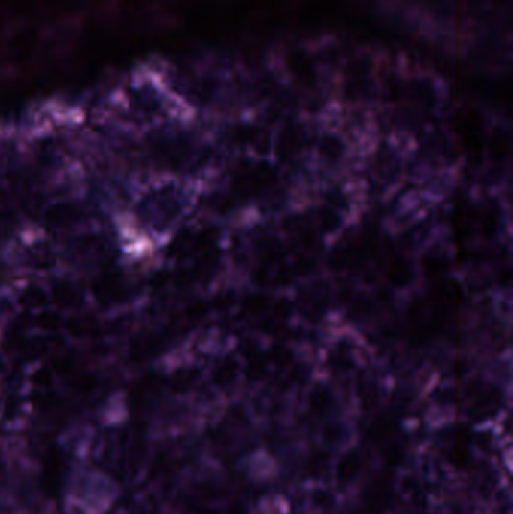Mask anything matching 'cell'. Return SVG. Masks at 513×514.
Instances as JSON below:
<instances>
[{
    "mask_svg": "<svg viewBox=\"0 0 513 514\" xmlns=\"http://www.w3.org/2000/svg\"><path fill=\"white\" fill-rule=\"evenodd\" d=\"M15 303L29 313L46 312L47 307L51 305L48 287L34 283L21 286L17 291Z\"/></svg>",
    "mask_w": 513,
    "mask_h": 514,
    "instance_id": "obj_8",
    "label": "cell"
},
{
    "mask_svg": "<svg viewBox=\"0 0 513 514\" xmlns=\"http://www.w3.org/2000/svg\"><path fill=\"white\" fill-rule=\"evenodd\" d=\"M48 292L51 304L63 312H79L83 299L86 298L79 284L72 280H56L48 286Z\"/></svg>",
    "mask_w": 513,
    "mask_h": 514,
    "instance_id": "obj_7",
    "label": "cell"
},
{
    "mask_svg": "<svg viewBox=\"0 0 513 514\" xmlns=\"http://www.w3.org/2000/svg\"><path fill=\"white\" fill-rule=\"evenodd\" d=\"M360 468H361L360 456L356 452L346 453L337 463V469H336L337 480L340 481V483H349V481L358 474Z\"/></svg>",
    "mask_w": 513,
    "mask_h": 514,
    "instance_id": "obj_10",
    "label": "cell"
},
{
    "mask_svg": "<svg viewBox=\"0 0 513 514\" xmlns=\"http://www.w3.org/2000/svg\"><path fill=\"white\" fill-rule=\"evenodd\" d=\"M228 514H247V508H245V506L241 504V502H233Z\"/></svg>",
    "mask_w": 513,
    "mask_h": 514,
    "instance_id": "obj_14",
    "label": "cell"
},
{
    "mask_svg": "<svg viewBox=\"0 0 513 514\" xmlns=\"http://www.w3.org/2000/svg\"><path fill=\"white\" fill-rule=\"evenodd\" d=\"M209 370V379L212 387L217 390L233 388L241 379H244V364L237 349L232 348L217 353L212 357Z\"/></svg>",
    "mask_w": 513,
    "mask_h": 514,
    "instance_id": "obj_5",
    "label": "cell"
},
{
    "mask_svg": "<svg viewBox=\"0 0 513 514\" xmlns=\"http://www.w3.org/2000/svg\"><path fill=\"white\" fill-rule=\"evenodd\" d=\"M200 182L163 178L149 184L137 203V217L158 238L172 237L200 197Z\"/></svg>",
    "mask_w": 513,
    "mask_h": 514,
    "instance_id": "obj_1",
    "label": "cell"
},
{
    "mask_svg": "<svg viewBox=\"0 0 513 514\" xmlns=\"http://www.w3.org/2000/svg\"><path fill=\"white\" fill-rule=\"evenodd\" d=\"M274 68L300 101L330 95L333 79L319 65L310 39H292L274 47Z\"/></svg>",
    "mask_w": 513,
    "mask_h": 514,
    "instance_id": "obj_2",
    "label": "cell"
},
{
    "mask_svg": "<svg viewBox=\"0 0 513 514\" xmlns=\"http://www.w3.org/2000/svg\"><path fill=\"white\" fill-rule=\"evenodd\" d=\"M295 322L306 328L324 329L336 322L333 277L316 274L297 282L290 291Z\"/></svg>",
    "mask_w": 513,
    "mask_h": 514,
    "instance_id": "obj_3",
    "label": "cell"
},
{
    "mask_svg": "<svg viewBox=\"0 0 513 514\" xmlns=\"http://www.w3.org/2000/svg\"><path fill=\"white\" fill-rule=\"evenodd\" d=\"M84 211L76 202H58L47 208L44 213V223L48 228L56 230L76 229L83 223Z\"/></svg>",
    "mask_w": 513,
    "mask_h": 514,
    "instance_id": "obj_6",
    "label": "cell"
},
{
    "mask_svg": "<svg viewBox=\"0 0 513 514\" xmlns=\"http://www.w3.org/2000/svg\"><path fill=\"white\" fill-rule=\"evenodd\" d=\"M448 100L447 84L435 72L414 67L408 62L405 71L402 101L410 109L432 124L434 117L441 116Z\"/></svg>",
    "mask_w": 513,
    "mask_h": 514,
    "instance_id": "obj_4",
    "label": "cell"
},
{
    "mask_svg": "<svg viewBox=\"0 0 513 514\" xmlns=\"http://www.w3.org/2000/svg\"><path fill=\"white\" fill-rule=\"evenodd\" d=\"M327 465H328V454L315 453L312 457L309 459L307 469H309V473H312L313 475H318V474L324 473Z\"/></svg>",
    "mask_w": 513,
    "mask_h": 514,
    "instance_id": "obj_11",
    "label": "cell"
},
{
    "mask_svg": "<svg viewBox=\"0 0 513 514\" xmlns=\"http://www.w3.org/2000/svg\"><path fill=\"white\" fill-rule=\"evenodd\" d=\"M307 404L309 409L318 416L328 415L333 411L336 404V394L333 387L325 382L310 381V387L307 393Z\"/></svg>",
    "mask_w": 513,
    "mask_h": 514,
    "instance_id": "obj_9",
    "label": "cell"
},
{
    "mask_svg": "<svg viewBox=\"0 0 513 514\" xmlns=\"http://www.w3.org/2000/svg\"><path fill=\"white\" fill-rule=\"evenodd\" d=\"M344 426L339 423H330L327 424V427L324 428V437L330 442H337L344 436Z\"/></svg>",
    "mask_w": 513,
    "mask_h": 514,
    "instance_id": "obj_12",
    "label": "cell"
},
{
    "mask_svg": "<svg viewBox=\"0 0 513 514\" xmlns=\"http://www.w3.org/2000/svg\"><path fill=\"white\" fill-rule=\"evenodd\" d=\"M316 495L319 496V499L316 501V506H318V507H320V508H327V507H331V506H333V504H331V501H333V498H331L328 494H325L324 490H319Z\"/></svg>",
    "mask_w": 513,
    "mask_h": 514,
    "instance_id": "obj_13",
    "label": "cell"
}]
</instances>
